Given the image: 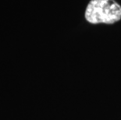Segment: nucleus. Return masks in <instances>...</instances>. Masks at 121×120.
I'll use <instances>...</instances> for the list:
<instances>
[{
  "label": "nucleus",
  "instance_id": "1",
  "mask_svg": "<svg viewBox=\"0 0 121 120\" xmlns=\"http://www.w3.org/2000/svg\"><path fill=\"white\" fill-rule=\"evenodd\" d=\"M85 19L93 24H112L121 20V6L115 0H91L85 10Z\"/></svg>",
  "mask_w": 121,
  "mask_h": 120
}]
</instances>
